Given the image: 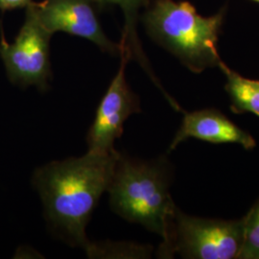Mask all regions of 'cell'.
<instances>
[{"instance_id":"6da1fadb","label":"cell","mask_w":259,"mask_h":259,"mask_svg":"<svg viewBox=\"0 0 259 259\" xmlns=\"http://www.w3.org/2000/svg\"><path fill=\"white\" fill-rule=\"evenodd\" d=\"M116 152L88 151L82 157L51 161L34 172L32 183L41 199L49 231L72 248L87 251L91 246L85 229L110 185Z\"/></svg>"},{"instance_id":"7a4b0ae2","label":"cell","mask_w":259,"mask_h":259,"mask_svg":"<svg viewBox=\"0 0 259 259\" xmlns=\"http://www.w3.org/2000/svg\"><path fill=\"white\" fill-rule=\"evenodd\" d=\"M172 178L165 157L146 161L116 152L107 189L111 210L164 240L177 206L170 194Z\"/></svg>"},{"instance_id":"3957f363","label":"cell","mask_w":259,"mask_h":259,"mask_svg":"<svg viewBox=\"0 0 259 259\" xmlns=\"http://www.w3.org/2000/svg\"><path fill=\"white\" fill-rule=\"evenodd\" d=\"M223 13L204 18L188 1L155 0L144 15L150 36L189 70L200 73L222 61L217 41Z\"/></svg>"},{"instance_id":"277c9868","label":"cell","mask_w":259,"mask_h":259,"mask_svg":"<svg viewBox=\"0 0 259 259\" xmlns=\"http://www.w3.org/2000/svg\"><path fill=\"white\" fill-rule=\"evenodd\" d=\"M246 216L237 220L191 216L175 207L158 254L171 258L237 259L244 240Z\"/></svg>"},{"instance_id":"5b68a950","label":"cell","mask_w":259,"mask_h":259,"mask_svg":"<svg viewBox=\"0 0 259 259\" xmlns=\"http://www.w3.org/2000/svg\"><path fill=\"white\" fill-rule=\"evenodd\" d=\"M32 5L26 8L25 21L13 44H8L1 32L0 56L12 83L23 88L34 85L45 93L52 78V34L41 25Z\"/></svg>"},{"instance_id":"8992f818","label":"cell","mask_w":259,"mask_h":259,"mask_svg":"<svg viewBox=\"0 0 259 259\" xmlns=\"http://www.w3.org/2000/svg\"><path fill=\"white\" fill-rule=\"evenodd\" d=\"M32 7L41 25L51 34L64 32L83 37L113 56L130 53L123 44L116 45L105 35L98 17L102 9L96 0H44L34 2Z\"/></svg>"},{"instance_id":"52a82bcc","label":"cell","mask_w":259,"mask_h":259,"mask_svg":"<svg viewBox=\"0 0 259 259\" xmlns=\"http://www.w3.org/2000/svg\"><path fill=\"white\" fill-rule=\"evenodd\" d=\"M121 65L96 110L95 117L88 132V151L109 154L114 142L123 134L124 123L131 115L140 113L139 97L132 92L126 81L125 70L131 54L120 55Z\"/></svg>"},{"instance_id":"ba28073f","label":"cell","mask_w":259,"mask_h":259,"mask_svg":"<svg viewBox=\"0 0 259 259\" xmlns=\"http://www.w3.org/2000/svg\"><path fill=\"white\" fill-rule=\"evenodd\" d=\"M196 139L211 143H234L247 150L256 146L250 134L241 129L222 112L213 109L186 112L169 146L173 151L185 140Z\"/></svg>"},{"instance_id":"9c48e42d","label":"cell","mask_w":259,"mask_h":259,"mask_svg":"<svg viewBox=\"0 0 259 259\" xmlns=\"http://www.w3.org/2000/svg\"><path fill=\"white\" fill-rule=\"evenodd\" d=\"M227 78L226 90L232 100L234 113L251 112L259 116V81L242 77L225 65H218Z\"/></svg>"},{"instance_id":"30bf717a","label":"cell","mask_w":259,"mask_h":259,"mask_svg":"<svg viewBox=\"0 0 259 259\" xmlns=\"http://www.w3.org/2000/svg\"><path fill=\"white\" fill-rule=\"evenodd\" d=\"M152 247L139 246L129 243H105L93 244L91 243L87 253L90 257H107V255H125V257L146 258L151 256Z\"/></svg>"},{"instance_id":"8fae6325","label":"cell","mask_w":259,"mask_h":259,"mask_svg":"<svg viewBox=\"0 0 259 259\" xmlns=\"http://www.w3.org/2000/svg\"><path fill=\"white\" fill-rule=\"evenodd\" d=\"M96 2L102 10L109 7L110 5H119L123 9L126 18V27L122 44L132 54V49L136 47L137 42L135 26L138 11L139 7L146 2V0H96Z\"/></svg>"},{"instance_id":"7c38bea8","label":"cell","mask_w":259,"mask_h":259,"mask_svg":"<svg viewBox=\"0 0 259 259\" xmlns=\"http://www.w3.org/2000/svg\"><path fill=\"white\" fill-rule=\"evenodd\" d=\"M245 216L244 240L237 259H259V201Z\"/></svg>"},{"instance_id":"4fadbf2b","label":"cell","mask_w":259,"mask_h":259,"mask_svg":"<svg viewBox=\"0 0 259 259\" xmlns=\"http://www.w3.org/2000/svg\"><path fill=\"white\" fill-rule=\"evenodd\" d=\"M34 2L32 0H0V11L6 12L12 10L27 8Z\"/></svg>"},{"instance_id":"5bb4252c","label":"cell","mask_w":259,"mask_h":259,"mask_svg":"<svg viewBox=\"0 0 259 259\" xmlns=\"http://www.w3.org/2000/svg\"><path fill=\"white\" fill-rule=\"evenodd\" d=\"M252 1H255V2H257V3H259V0H252Z\"/></svg>"}]
</instances>
